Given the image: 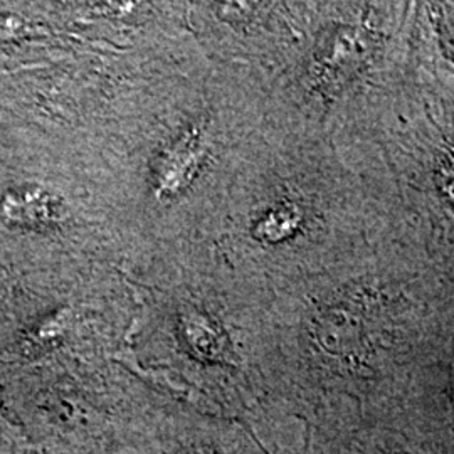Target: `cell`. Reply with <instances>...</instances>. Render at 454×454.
<instances>
[{
	"label": "cell",
	"instance_id": "1",
	"mask_svg": "<svg viewBox=\"0 0 454 454\" xmlns=\"http://www.w3.org/2000/svg\"><path fill=\"white\" fill-rule=\"evenodd\" d=\"M453 409H328L307 422L309 454H454Z\"/></svg>",
	"mask_w": 454,
	"mask_h": 454
},
{
	"label": "cell",
	"instance_id": "2",
	"mask_svg": "<svg viewBox=\"0 0 454 454\" xmlns=\"http://www.w3.org/2000/svg\"><path fill=\"white\" fill-rule=\"evenodd\" d=\"M153 442L135 454H266L243 422L204 414L174 399Z\"/></svg>",
	"mask_w": 454,
	"mask_h": 454
},
{
	"label": "cell",
	"instance_id": "3",
	"mask_svg": "<svg viewBox=\"0 0 454 454\" xmlns=\"http://www.w3.org/2000/svg\"><path fill=\"white\" fill-rule=\"evenodd\" d=\"M0 217L12 226L44 229L59 217V206L52 195L43 189L11 191L0 199Z\"/></svg>",
	"mask_w": 454,
	"mask_h": 454
},
{
	"label": "cell",
	"instance_id": "4",
	"mask_svg": "<svg viewBox=\"0 0 454 454\" xmlns=\"http://www.w3.org/2000/svg\"><path fill=\"white\" fill-rule=\"evenodd\" d=\"M29 33L27 24L24 19L17 16H0V43L17 41Z\"/></svg>",
	"mask_w": 454,
	"mask_h": 454
}]
</instances>
